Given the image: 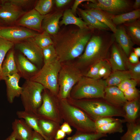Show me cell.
I'll return each instance as SVG.
<instances>
[{"label":"cell","mask_w":140,"mask_h":140,"mask_svg":"<svg viewBox=\"0 0 140 140\" xmlns=\"http://www.w3.org/2000/svg\"><path fill=\"white\" fill-rule=\"evenodd\" d=\"M20 78L17 73L8 76L4 80L6 86L7 100L10 103H13L16 97L20 96L22 90V87L19 84Z\"/></svg>","instance_id":"obj_18"},{"label":"cell","mask_w":140,"mask_h":140,"mask_svg":"<svg viewBox=\"0 0 140 140\" xmlns=\"http://www.w3.org/2000/svg\"><path fill=\"white\" fill-rule=\"evenodd\" d=\"M20 95L24 110L37 114L42 102V94L45 89L41 84L31 80H26L22 86Z\"/></svg>","instance_id":"obj_8"},{"label":"cell","mask_w":140,"mask_h":140,"mask_svg":"<svg viewBox=\"0 0 140 140\" xmlns=\"http://www.w3.org/2000/svg\"><path fill=\"white\" fill-rule=\"evenodd\" d=\"M86 1L94 3L95 1V0H75V1L71 9L72 12L75 15H76V10L79 5L83 2Z\"/></svg>","instance_id":"obj_46"},{"label":"cell","mask_w":140,"mask_h":140,"mask_svg":"<svg viewBox=\"0 0 140 140\" xmlns=\"http://www.w3.org/2000/svg\"><path fill=\"white\" fill-rule=\"evenodd\" d=\"M54 3L58 8L62 7L70 2L72 1L71 0H55Z\"/></svg>","instance_id":"obj_49"},{"label":"cell","mask_w":140,"mask_h":140,"mask_svg":"<svg viewBox=\"0 0 140 140\" xmlns=\"http://www.w3.org/2000/svg\"><path fill=\"white\" fill-rule=\"evenodd\" d=\"M128 58L129 62L132 64H136L139 61V57L133 52L130 53Z\"/></svg>","instance_id":"obj_48"},{"label":"cell","mask_w":140,"mask_h":140,"mask_svg":"<svg viewBox=\"0 0 140 140\" xmlns=\"http://www.w3.org/2000/svg\"><path fill=\"white\" fill-rule=\"evenodd\" d=\"M16 114L19 118L24 120L33 131L39 133L44 138L39 126L38 116L37 114L24 110L18 111Z\"/></svg>","instance_id":"obj_26"},{"label":"cell","mask_w":140,"mask_h":140,"mask_svg":"<svg viewBox=\"0 0 140 140\" xmlns=\"http://www.w3.org/2000/svg\"><path fill=\"white\" fill-rule=\"evenodd\" d=\"M71 24L77 26L81 29L89 28L87 24L81 18L76 17L71 9H67L64 11L62 19L59 22V25H66Z\"/></svg>","instance_id":"obj_28"},{"label":"cell","mask_w":140,"mask_h":140,"mask_svg":"<svg viewBox=\"0 0 140 140\" xmlns=\"http://www.w3.org/2000/svg\"><path fill=\"white\" fill-rule=\"evenodd\" d=\"M42 51L44 64L58 59L56 52L53 45L43 48Z\"/></svg>","instance_id":"obj_39"},{"label":"cell","mask_w":140,"mask_h":140,"mask_svg":"<svg viewBox=\"0 0 140 140\" xmlns=\"http://www.w3.org/2000/svg\"><path fill=\"white\" fill-rule=\"evenodd\" d=\"M107 136V135L97 132H85L76 131L73 136L68 138L67 140H98Z\"/></svg>","instance_id":"obj_34"},{"label":"cell","mask_w":140,"mask_h":140,"mask_svg":"<svg viewBox=\"0 0 140 140\" xmlns=\"http://www.w3.org/2000/svg\"><path fill=\"white\" fill-rule=\"evenodd\" d=\"M138 84L136 81L132 79H128L123 81L117 86L123 92L130 88L136 87Z\"/></svg>","instance_id":"obj_43"},{"label":"cell","mask_w":140,"mask_h":140,"mask_svg":"<svg viewBox=\"0 0 140 140\" xmlns=\"http://www.w3.org/2000/svg\"><path fill=\"white\" fill-rule=\"evenodd\" d=\"M5 2L20 8L29 5L32 1L30 0H4Z\"/></svg>","instance_id":"obj_44"},{"label":"cell","mask_w":140,"mask_h":140,"mask_svg":"<svg viewBox=\"0 0 140 140\" xmlns=\"http://www.w3.org/2000/svg\"><path fill=\"white\" fill-rule=\"evenodd\" d=\"M60 129L62 130L66 134L69 135L73 131L71 126L67 123L64 122L60 126Z\"/></svg>","instance_id":"obj_47"},{"label":"cell","mask_w":140,"mask_h":140,"mask_svg":"<svg viewBox=\"0 0 140 140\" xmlns=\"http://www.w3.org/2000/svg\"><path fill=\"white\" fill-rule=\"evenodd\" d=\"M83 76L80 70L76 66L69 64L61 65L58 76V98L61 99L68 98L72 88Z\"/></svg>","instance_id":"obj_7"},{"label":"cell","mask_w":140,"mask_h":140,"mask_svg":"<svg viewBox=\"0 0 140 140\" xmlns=\"http://www.w3.org/2000/svg\"><path fill=\"white\" fill-rule=\"evenodd\" d=\"M124 61L126 70L130 73L131 79L139 83L140 81V61L135 64L131 63L125 54L124 57Z\"/></svg>","instance_id":"obj_35"},{"label":"cell","mask_w":140,"mask_h":140,"mask_svg":"<svg viewBox=\"0 0 140 140\" xmlns=\"http://www.w3.org/2000/svg\"><path fill=\"white\" fill-rule=\"evenodd\" d=\"M15 45L16 50L39 69L43 66L44 62L42 49L35 42L33 37L15 43Z\"/></svg>","instance_id":"obj_10"},{"label":"cell","mask_w":140,"mask_h":140,"mask_svg":"<svg viewBox=\"0 0 140 140\" xmlns=\"http://www.w3.org/2000/svg\"><path fill=\"white\" fill-rule=\"evenodd\" d=\"M123 109L125 113L124 119H122L123 123L135 121L139 118L140 109L139 99L127 101Z\"/></svg>","instance_id":"obj_23"},{"label":"cell","mask_w":140,"mask_h":140,"mask_svg":"<svg viewBox=\"0 0 140 140\" xmlns=\"http://www.w3.org/2000/svg\"><path fill=\"white\" fill-rule=\"evenodd\" d=\"M127 130L120 138V140H140V120L127 123Z\"/></svg>","instance_id":"obj_29"},{"label":"cell","mask_w":140,"mask_h":140,"mask_svg":"<svg viewBox=\"0 0 140 140\" xmlns=\"http://www.w3.org/2000/svg\"><path fill=\"white\" fill-rule=\"evenodd\" d=\"M103 99L108 103L115 107L123 108L127 101L123 92L117 86H107L104 92Z\"/></svg>","instance_id":"obj_15"},{"label":"cell","mask_w":140,"mask_h":140,"mask_svg":"<svg viewBox=\"0 0 140 140\" xmlns=\"http://www.w3.org/2000/svg\"><path fill=\"white\" fill-rule=\"evenodd\" d=\"M107 86L105 80L83 76L72 88L68 98L75 100L103 99Z\"/></svg>","instance_id":"obj_5"},{"label":"cell","mask_w":140,"mask_h":140,"mask_svg":"<svg viewBox=\"0 0 140 140\" xmlns=\"http://www.w3.org/2000/svg\"><path fill=\"white\" fill-rule=\"evenodd\" d=\"M54 3L53 0H39L37 1L34 9L41 15L45 16L51 10Z\"/></svg>","instance_id":"obj_38"},{"label":"cell","mask_w":140,"mask_h":140,"mask_svg":"<svg viewBox=\"0 0 140 140\" xmlns=\"http://www.w3.org/2000/svg\"><path fill=\"white\" fill-rule=\"evenodd\" d=\"M62 16L60 12L45 15L42 23L41 30L51 36L57 34L59 30V20Z\"/></svg>","instance_id":"obj_21"},{"label":"cell","mask_w":140,"mask_h":140,"mask_svg":"<svg viewBox=\"0 0 140 140\" xmlns=\"http://www.w3.org/2000/svg\"><path fill=\"white\" fill-rule=\"evenodd\" d=\"M130 3L126 0H97L90 2L88 6L89 8L100 9L112 15L123 13L129 9Z\"/></svg>","instance_id":"obj_11"},{"label":"cell","mask_w":140,"mask_h":140,"mask_svg":"<svg viewBox=\"0 0 140 140\" xmlns=\"http://www.w3.org/2000/svg\"><path fill=\"white\" fill-rule=\"evenodd\" d=\"M103 60L98 61L91 65L86 73L85 76L95 79H100L99 73Z\"/></svg>","instance_id":"obj_41"},{"label":"cell","mask_w":140,"mask_h":140,"mask_svg":"<svg viewBox=\"0 0 140 140\" xmlns=\"http://www.w3.org/2000/svg\"><path fill=\"white\" fill-rule=\"evenodd\" d=\"M7 53L2 66V80L8 76L18 73L14 51L11 49Z\"/></svg>","instance_id":"obj_24"},{"label":"cell","mask_w":140,"mask_h":140,"mask_svg":"<svg viewBox=\"0 0 140 140\" xmlns=\"http://www.w3.org/2000/svg\"><path fill=\"white\" fill-rule=\"evenodd\" d=\"M116 118L111 117H104L99 118L94 122L96 128L103 126L115 120Z\"/></svg>","instance_id":"obj_45"},{"label":"cell","mask_w":140,"mask_h":140,"mask_svg":"<svg viewBox=\"0 0 140 140\" xmlns=\"http://www.w3.org/2000/svg\"><path fill=\"white\" fill-rule=\"evenodd\" d=\"M47 89H45L42 94V103L37 109L38 116L61 124L63 122L59 109L58 100Z\"/></svg>","instance_id":"obj_9"},{"label":"cell","mask_w":140,"mask_h":140,"mask_svg":"<svg viewBox=\"0 0 140 140\" xmlns=\"http://www.w3.org/2000/svg\"><path fill=\"white\" fill-rule=\"evenodd\" d=\"M112 72L111 67L108 59L103 60L99 71V76L100 79L106 80Z\"/></svg>","instance_id":"obj_40"},{"label":"cell","mask_w":140,"mask_h":140,"mask_svg":"<svg viewBox=\"0 0 140 140\" xmlns=\"http://www.w3.org/2000/svg\"><path fill=\"white\" fill-rule=\"evenodd\" d=\"M14 45V43L0 38V81L2 80L1 71L2 64L7 53Z\"/></svg>","instance_id":"obj_36"},{"label":"cell","mask_w":140,"mask_h":140,"mask_svg":"<svg viewBox=\"0 0 140 140\" xmlns=\"http://www.w3.org/2000/svg\"><path fill=\"white\" fill-rule=\"evenodd\" d=\"M133 52L139 58L140 57V47H138L135 48H133Z\"/></svg>","instance_id":"obj_53"},{"label":"cell","mask_w":140,"mask_h":140,"mask_svg":"<svg viewBox=\"0 0 140 140\" xmlns=\"http://www.w3.org/2000/svg\"><path fill=\"white\" fill-rule=\"evenodd\" d=\"M126 32L135 44L140 45L139 19L123 24Z\"/></svg>","instance_id":"obj_27"},{"label":"cell","mask_w":140,"mask_h":140,"mask_svg":"<svg viewBox=\"0 0 140 140\" xmlns=\"http://www.w3.org/2000/svg\"><path fill=\"white\" fill-rule=\"evenodd\" d=\"M61 63L57 59L44 64L30 80L41 84L52 95L58 96L59 91L58 76Z\"/></svg>","instance_id":"obj_6"},{"label":"cell","mask_w":140,"mask_h":140,"mask_svg":"<svg viewBox=\"0 0 140 140\" xmlns=\"http://www.w3.org/2000/svg\"><path fill=\"white\" fill-rule=\"evenodd\" d=\"M115 42L121 47L127 57L132 52L135 45L123 26L117 27L114 33Z\"/></svg>","instance_id":"obj_20"},{"label":"cell","mask_w":140,"mask_h":140,"mask_svg":"<svg viewBox=\"0 0 140 140\" xmlns=\"http://www.w3.org/2000/svg\"><path fill=\"white\" fill-rule=\"evenodd\" d=\"M33 38L36 43L42 49L53 45L51 36L45 31L41 33H38Z\"/></svg>","instance_id":"obj_37"},{"label":"cell","mask_w":140,"mask_h":140,"mask_svg":"<svg viewBox=\"0 0 140 140\" xmlns=\"http://www.w3.org/2000/svg\"><path fill=\"white\" fill-rule=\"evenodd\" d=\"M13 134L18 140H31L33 130L22 119L15 120L12 123Z\"/></svg>","instance_id":"obj_19"},{"label":"cell","mask_w":140,"mask_h":140,"mask_svg":"<svg viewBox=\"0 0 140 140\" xmlns=\"http://www.w3.org/2000/svg\"><path fill=\"white\" fill-rule=\"evenodd\" d=\"M110 49V55L108 60L112 71L127 70L124 61L125 54L121 47L115 41Z\"/></svg>","instance_id":"obj_17"},{"label":"cell","mask_w":140,"mask_h":140,"mask_svg":"<svg viewBox=\"0 0 140 140\" xmlns=\"http://www.w3.org/2000/svg\"><path fill=\"white\" fill-rule=\"evenodd\" d=\"M78 10L81 16L90 29L100 30H107L109 29L106 25L88 13L85 10L79 8Z\"/></svg>","instance_id":"obj_31"},{"label":"cell","mask_w":140,"mask_h":140,"mask_svg":"<svg viewBox=\"0 0 140 140\" xmlns=\"http://www.w3.org/2000/svg\"><path fill=\"white\" fill-rule=\"evenodd\" d=\"M100 30L92 36L84 52L79 57L78 64L80 67L89 68L100 60L108 59L109 51L115 41L114 33Z\"/></svg>","instance_id":"obj_2"},{"label":"cell","mask_w":140,"mask_h":140,"mask_svg":"<svg viewBox=\"0 0 140 140\" xmlns=\"http://www.w3.org/2000/svg\"><path fill=\"white\" fill-rule=\"evenodd\" d=\"M38 123L45 140H55L56 133L60 129V124L39 116Z\"/></svg>","instance_id":"obj_22"},{"label":"cell","mask_w":140,"mask_h":140,"mask_svg":"<svg viewBox=\"0 0 140 140\" xmlns=\"http://www.w3.org/2000/svg\"><path fill=\"white\" fill-rule=\"evenodd\" d=\"M122 119L117 118L115 121L101 127L96 128V132L107 135L124 131Z\"/></svg>","instance_id":"obj_32"},{"label":"cell","mask_w":140,"mask_h":140,"mask_svg":"<svg viewBox=\"0 0 140 140\" xmlns=\"http://www.w3.org/2000/svg\"><path fill=\"white\" fill-rule=\"evenodd\" d=\"M15 59L18 73L26 80H30L39 69L20 53L15 55Z\"/></svg>","instance_id":"obj_13"},{"label":"cell","mask_w":140,"mask_h":140,"mask_svg":"<svg viewBox=\"0 0 140 140\" xmlns=\"http://www.w3.org/2000/svg\"><path fill=\"white\" fill-rule=\"evenodd\" d=\"M86 12L92 15L101 23L106 25L114 33L117 27L113 23L112 15L103 10L97 9L89 8L85 10Z\"/></svg>","instance_id":"obj_25"},{"label":"cell","mask_w":140,"mask_h":140,"mask_svg":"<svg viewBox=\"0 0 140 140\" xmlns=\"http://www.w3.org/2000/svg\"><path fill=\"white\" fill-rule=\"evenodd\" d=\"M45 16L41 15L34 9L24 13L18 21V24L33 30L40 31Z\"/></svg>","instance_id":"obj_14"},{"label":"cell","mask_w":140,"mask_h":140,"mask_svg":"<svg viewBox=\"0 0 140 140\" xmlns=\"http://www.w3.org/2000/svg\"><path fill=\"white\" fill-rule=\"evenodd\" d=\"M92 30L71 29L52 36L59 61L61 63L80 56L92 36Z\"/></svg>","instance_id":"obj_1"},{"label":"cell","mask_w":140,"mask_h":140,"mask_svg":"<svg viewBox=\"0 0 140 140\" xmlns=\"http://www.w3.org/2000/svg\"><path fill=\"white\" fill-rule=\"evenodd\" d=\"M1 4V0H0V5Z\"/></svg>","instance_id":"obj_55"},{"label":"cell","mask_w":140,"mask_h":140,"mask_svg":"<svg viewBox=\"0 0 140 140\" xmlns=\"http://www.w3.org/2000/svg\"><path fill=\"white\" fill-rule=\"evenodd\" d=\"M4 140H18L17 139L13 134L11 133V134Z\"/></svg>","instance_id":"obj_54"},{"label":"cell","mask_w":140,"mask_h":140,"mask_svg":"<svg viewBox=\"0 0 140 140\" xmlns=\"http://www.w3.org/2000/svg\"><path fill=\"white\" fill-rule=\"evenodd\" d=\"M31 140H45L39 133L33 130Z\"/></svg>","instance_id":"obj_51"},{"label":"cell","mask_w":140,"mask_h":140,"mask_svg":"<svg viewBox=\"0 0 140 140\" xmlns=\"http://www.w3.org/2000/svg\"><path fill=\"white\" fill-rule=\"evenodd\" d=\"M140 17V10L132 11L121 14L112 15L111 19L114 24L116 26L138 19Z\"/></svg>","instance_id":"obj_30"},{"label":"cell","mask_w":140,"mask_h":140,"mask_svg":"<svg viewBox=\"0 0 140 140\" xmlns=\"http://www.w3.org/2000/svg\"><path fill=\"white\" fill-rule=\"evenodd\" d=\"M71 104L80 108L94 121L104 117H124L123 108L113 106L102 98L75 100L67 99Z\"/></svg>","instance_id":"obj_3"},{"label":"cell","mask_w":140,"mask_h":140,"mask_svg":"<svg viewBox=\"0 0 140 140\" xmlns=\"http://www.w3.org/2000/svg\"><path fill=\"white\" fill-rule=\"evenodd\" d=\"M38 33L27 29L17 27H3L0 28V38L15 44L34 37Z\"/></svg>","instance_id":"obj_12"},{"label":"cell","mask_w":140,"mask_h":140,"mask_svg":"<svg viewBox=\"0 0 140 140\" xmlns=\"http://www.w3.org/2000/svg\"><path fill=\"white\" fill-rule=\"evenodd\" d=\"M101 140H107L106 139H101Z\"/></svg>","instance_id":"obj_56"},{"label":"cell","mask_w":140,"mask_h":140,"mask_svg":"<svg viewBox=\"0 0 140 140\" xmlns=\"http://www.w3.org/2000/svg\"><path fill=\"white\" fill-rule=\"evenodd\" d=\"M124 97L127 101L139 99L140 91L136 87L129 88L123 92Z\"/></svg>","instance_id":"obj_42"},{"label":"cell","mask_w":140,"mask_h":140,"mask_svg":"<svg viewBox=\"0 0 140 140\" xmlns=\"http://www.w3.org/2000/svg\"><path fill=\"white\" fill-rule=\"evenodd\" d=\"M24 13L20 8L1 0L0 5V21L1 22L7 24L13 22Z\"/></svg>","instance_id":"obj_16"},{"label":"cell","mask_w":140,"mask_h":140,"mask_svg":"<svg viewBox=\"0 0 140 140\" xmlns=\"http://www.w3.org/2000/svg\"><path fill=\"white\" fill-rule=\"evenodd\" d=\"M66 134L60 129L57 131L54 138L55 140H61L63 139Z\"/></svg>","instance_id":"obj_50"},{"label":"cell","mask_w":140,"mask_h":140,"mask_svg":"<svg viewBox=\"0 0 140 140\" xmlns=\"http://www.w3.org/2000/svg\"><path fill=\"white\" fill-rule=\"evenodd\" d=\"M58 104L63 121L75 128L76 131L97 132L94 121L81 109L70 103L67 99L58 98Z\"/></svg>","instance_id":"obj_4"},{"label":"cell","mask_w":140,"mask_h":140,"mask_svg":"<svg viewBox=\"0 0 140 140\" xmlns=\"http://www.w3.org/2000/svg\"><path fill=\"white\" fill-rule=\"evenodd\" d=\"M128 79H131V75L128 70H117L112 71L105 80L107 86H117Z\"/></svg>","instance_id":"obj_33"},{"label":"cell","mask_w":140,"mask_h":140,"mask_svg":"<svg viewBox=\"0 0 140 140\" xmlns=\"http://www.w3.org/2000/svg\"><path fill=\"white\" fill-rule=\"evenodd\" d=\"M140 6V0H136L132 6V7L135 10L138 9Z\"/></svg>","instance_id":"obj_52"},{"label":"cell","mask_w":140,"mask_h":140,"mask_svg":"<svg viewBox=\"0 0 140 140\" xmlns=\"http://www.w3.org/2000/svg\"><path fill=\"white\" fill-rule=\"evenodd\" d=\"M3 27V26H0V28H1V27Z\"/></svg>","instance_id":"obj_57"}]
</instances>
